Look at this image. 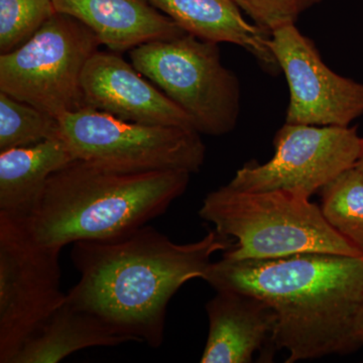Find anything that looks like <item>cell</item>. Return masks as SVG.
Returning <instances> with one entry per match:
<instances>
[{
	"instance_id": "cell-3",
	"label": "cell",
	"mask_w": 363,
	"mask_h": 363,
	"mask_svg": "<svg viewBox=\"0 0 363 363\" xmlns=\"http://www.w3.org/2000/svg\"><path fill=\"white\" fill-rule=\"evenodd\" d=\"M180 171L121 173L74 160L48 182L26 227L40 245L63 250L145 225L187 190Z\"/></svg>"
},
{
	"instance_id": "cell-16",
	"label": "cell",
	"mask_w": 363,
	"mask_h": 363,
	"mask_svg": "<svg viewBox=\"0 0 363 363\" xmlns=\"http://www.w3.org/2000/svg\"><path fill=\"white\" fill-rule=\"evenodd\" d=\"M133 342L117 335L90 313L65 301L35 335L28 339L13 363H57L91 347H113Z\"/></svg>"
},
{
	"instance_id": "cell-14",
	"label": "cell",
	"mask_w": 363,
	"mask_h": 363,
	"mask_svg": "<svg viewBox=\"0 0 363 363\" xmlns=\"http://www.w3.org/2000/svg\"><path fill=\"white\" fill-rule=\"evenodd\" d=\"M199 39L240 45L269 70L279 69L269 33L248 23L234 0H147Z\"/></svg>"
},
{
	"instance_id": "cell-9",
	"label": "cell",
	"mask_w": 363,
	"mask_h": 363,
	"mask_svg": "<svg viewBox=\"0 0 363 363\" xmlns=\"http://www.w3.org/2000/svg\"><path fill=\"white\" fill-rule=\"evenodd\" d=\"M362 138L357 128L285 123L264 164L248 162L228 185L247 192L286 191L309 198L346 169L355 167Z\"/></svg>"
},
{
	"instance_id": "cell-17",
	"label": "cell",
	"mask_w": 363,
	"mask_h": 363,
	"mask_svg": "<svg viewBox=\"0 0 363 363\" xmlns=\"http://www.w3.org/2000/svg\"><path fill=\"white\" fill-rule=\"evenodd\" d=\"M320 192L325 219L363 252V169H346Z\"/></svg>"
},
{
	"instance_id": "cell-12",
	"label": "cell",
	"mask_w": 363,
	"mask_h": 363,
	"mask_svg": "<svg viewBox=\"0 0 363 363\" xmlns=\"http://www.w3.org/2000/svg\"><path fill=\"white\" fill-rule=\"evenodd\" d=\"M208 301L209 332L200 362L250 363L253 355L272 342L277 315L262 298L235 292L216 291Z\"/></svg>"
},
{
	"instance_id": "cell-22",
	"label": "cell",
	"mask_w": 363,
	"mask_h": 363,
	"mask_svg": "<svg viewBox=\"0 0 363 363\" xmlns=\"http://www.w3.org/2000/svg\"><path fill=\"white\" fill-rule=\"evenodd\" d=\"M355 167H357V168L363 169V138H362V152H360L359 159H358V161L357 162V164H355Z\"/></svg>"
},
{
	"instance_id": "cell-13",
	"label": "cell",
	"mask_w": 363,
	"mask_h": 363,
	"mask_svg": "<svg viewBox=\"0 0 363 363\" xmlns=\"http://www.w3.org/2000/svg\"><path fill=\"white\" fill-rule=\"evenodd\" d=\"M57 13L76 18L109 51H130L152 40L185 35L178 23L147 0H52Z\"/></svg>"
},
{
	"instance_id": "cell-2",
	"label": "cell",
	"mask_w": 363,
	"mask_h": 363,
	"mask_svg": "<svg viewBox=\"0 0 363 363\" xmlns=\"http://www.w3.org/2000/svg\"><path fill=\"white\" fill-rule=\"evenodd\" d=\"M215 291L262 298L277 315L272 342L286 362L344 354L362 345L363 257L302 253L269 259L212 262L203 279Z\"/></svg>"
},
{
	"instance_id": "cell-21",
	"label": "cell",
	"mask_w": 363,
	"mask_h": 363,
	"mask_svg": "<svg viewBox=\"0 0 363 363\" xmlns=\"http://www.w3.org/2000/svg\"><path fill=\"white\" fill-rule=\"evenodd\" d=\"M357 333L363 345V303L357 320Z\"/></svg>"
},
{
	"instance_id": "cell-7",
	"label": "cell",
	"mask_w": 363,
	"mask_h": 363,
	"mask_svg": "<svg viewBox=\"0 0 363 363\" xmlns=\"http://www.w3.org/2000/svg\"><path fill=\"white\" fill-rule=\"evenodd\" d=\"M100 45L84 23L56 13L20 47L0 55V91L56 118L83 108L81 79Z\"/></svg>"
},
{
	"instance_id": "cell-10",
	"label": "cell",
	"mask_w": 363,
	"mask_h": 363,
	"mask_svg": "<svg viewBox=\"0 0 363 363\" xmlns=\"http://www.w3.org/2000/svg\"><path fill=\"white\" fill-rule=\"evenodd\" d=\"M269 48L290 91L286 123L347 128L363 116V83L332 71L295 23L272 30Z\"/></svg>"
},
{
	"instance_id": "cell-1",
	"label": "cell",
	"mask_w": 363,
	"mask_h": 363,
	"mask_svg": "<svg viewBox=\"0 0 363 363\" xmlns=\"http://www.w3.org/2000/svg\"><path fill=\"white\" fill-rule=\"evenodd\" d=\"M233 243L213 229L181 245L149 224L105 240L78 241L71 259L80 279L66 300L117 335L159 348L171 298L188 281L202 279L213 255Z\"/></svg>"
},
{
	"instance_id": "cell-15",
	"label": "cell",
	"mask_w": 363,
	"mask_h": 363,
	"mask_svg": "<svg viewBox=\"0 0 363 363\" xmlns=\"http://www.w3.org/2000/svg\"><path fill=\"white\" fill-rule=\"evenodd\" d=\"M74 160L60 136L0 152V214L28 221L39 206L50 178Z\"/></svg>"
},
{
	"instance_id": "cell-8",
	"label": "cell",
	"mask_w": 363,
	"mask_h": 363,
	"mask_svg": "<svg viewBox=\"0 0 363 363\" xmlns=\"http://www.w3.org/2000/svg\"><path fill=\"white\" fill-rule=\"evenodd\" d=\"M61 252L38 242L26 221L0 214V362L13 363L65 303Z\"/></svg>"
},
{
	"instance_id": "cell-4",
	"label": "cell",
	"mask_w": 363,
	"mask_h": 363,
	"mask_svg": "<svg viewBox=\"0 0 363 363\" xmlns=\"http://www.w3.org/2000/svg\"><path fill=\"white\" fill-rule=\"evenodd\" d=\"M203 220L233 240L228 259H269L302 253L363 257L325 219L309 198L286 191L247 192L227 185L212 191L199 210Z\"/></svg>"
},
{
	"instance_id": "cell-11",
	"label": "cell",
	"mask_w": 363,
	"mask_h": 363,
	"mask_svg": "<svg viewBox=\"0 0 363 363\" xmlns=\"http://www.w3.org/2000/svg\"><path fill=\"white\" fill-rule=\"evenodd\" d=\"M81 91L83 107L130 123L195 130L190 117L118 52L98 50L91 57Z\"/></svg>"
},
{
	"instance_id": "cell-5",
	"label": "cell",
	"mask_w": 363,
	"mask_h": 363,
	"mask_svg": "<svg viewBox=\"0 0 363 363\" xmlns=\"http://www.w3.org/2000/svg\"><path fill=\"white\" fill-rule=\"evenodd\" d=\"M131 64L192 121L200 135L221 136L238 125V76L223 65L217 43L186 33L130 50Z\"/></svg>"
},
{
	"instance_id": "cell-6",
	"label": "cell",
	"mask_w": 363,
	"mask_h": 363,
	"mask_svg": "<svg viewBox=\"0 0 363 363\" xmlns=\"http://www.w3.org/2000/svg\"><path fill=\"white\" fill-rule=\"evenodd\" d=\"M59 135L76 160L121 173L180 171L195 174L206 157L197 131L130 123L83 108L60 116Z\"/></svg>"
},
{
	"instance_id": "cell-19",
	"label": "cell",
	"mask_w": 363,
	"mask_h": 363,
	"mask_svg": "<svg viewBox=\"0 0 363 363\" xmlns=\"http://www.w3.org/2000/svg\"><path fill=\"white\" fill-rule=\"evenodd\" d=\"M56 13L52 0H0V54L20 47Z\"/></svg>"
},
{
	"instance_id": "cell-18",
	"label": "cell",
	"mask_w": 363,
	"mask_h": 363,
	"mask_svg": "<svg viewBox=\"0 0 363 363\" xmlns=\"http://www.w3.org/2000/svg\"><path fill=\"white\" fill-rule=\"evenodd\" d=\"M58 136V118L0 91V152Z\"/></svg>"
},
{
	"instance_id": "cell-20",
	"label": "cell",
	"mask_w": 363,
	"mask_h": 363,
	"mask_svg": "<svg viewBox=\"0 0 363 363\" xmlns=\"http://www.w3.org/2000/svg\"><path fill=\"white\" fill-rule=\"evenodd\" d=\"M255 25L267 33L295 23L298 16L320 0H234Z\"/></svg>"
}]
</instances>
